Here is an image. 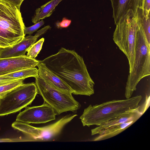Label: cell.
<instances>
[{
    "instance_id": "cell-14",
    "label": "cell",
    "mask_w": 150,
    "mask_h": 150,
    "mask_svg": "<svg viewBox=\"0 0 150 150\" xmlns=\"http://www.w3.org/2000/svg\"><path fill=\"white\" fill-rule=\"evenodd\" d=\"M38 67V76L53 87L71 93V89L59 77L48 69L45 64L40 61Z\"/></svg>"
},
{
    "instance_id": "cell-24",
    "label": "cell",
    "mask_w": 150,
    "mask_h": 150,
    "mask_svg": "<svg viewBox=\"0 0 150 150\" xmlns=\"http://www.w3.org/2000/svg\"><path fill=\"white\" fill-rule=\"evenodd\" d=\"M16 80H17L8 78L5 75L0 76V86Z\"/></svg>"
},
{
    "instance_id": "cell-8",
    "label": "cell",
    "mask_w": 150,
    "mask_h": 150,
    "mask_svg": "<svg viewBox=\"0 0 150 150\" xmlns=\"http://www.w3.org/2000/svg\"><path fill=\"white\" fill-rule=\"evenodd\" d=\"M77 116L76 114L67 115L56 122L42 127H35L28 124L16 121L12 124L14 129L25 134L27 142H45L54 140L65 126Z\"/></svg>"
},
{
    "instance_id": "cell-20",
    "label": "cell",
    "mask_w": 150,
    "mask_h": 150,
    "mask_svg": "<svg viewBox=\"0 0 150 150\" xmlns=\"http://www.w3.org/2000/svg\"><path fill=\"white\" fill-rule=\"evenodd\" d=\"M44 24V22L43 20H42L34 25L29 27H24V33L25 35L28 34L31 35L34 32L40 28Z\"/></svg>"
},
{
    "instance_id": "cell-9",
    "label": "cell",
    "mask_w": 150,
    "mask_h": 150,
    "mask_svg": "<svg viewBox=\"0 0 150 150\" xmlns=\"http://www.w3.org/2000/svg\"><path fill=\"white\" fill-rule=\"evenodd\" d=\"M139 108L113 118L91 129L92 135L98 134L93 141H102L112 138L126 129L143 114Z\"/></svg>"
},
{
    "instance_id": "cell-23",
    "label": "cell",
    "mask_w": 150,
    "mask_h": 150,
    "mask_svg": "<svg viewBox=\"0 0 150 150\" xmlns=\"http://www.w3.org/2000/svg\"><path fill=\"white\" fill-rule=\"evenodd\" d=\"M24 0H0L2 1L8 3L20 9L21 5Z\"/></svg>"
},
{
    "instance_id": "cell-4",
    "label": "cell",
    "mask_w": 150,
    "mask_h": 150,
    "mask_svg": "<svg viewBox=\"0 0 150 150\" xmlns=\"http://www.w3.org/2000/svg\"><path fill=\"white\" fill-rule=\"evenodd\" d=\"M25 27L20 9L0 1V48L12 46L21 42L25 36Z\"/></svg>"
},
{
    "instance_id": "cell-18",
    "label": "cell",
    "mask_w": 150,
    "mask_h": 150,
    "mask_svg": "<svg viewBox=\"0 0 150 150\" xmlns=\"http://www.w3.org/2000/svg\"><path fill=\"white\" fill-rule=\"evenodd\" d=\"M24 80L18 79L8 83L0 86V99L11 90L23 83Z\"/></svg>"
},
{
    "instance_id": "cell-6",
    "label": "cell",
    "mask_w": 150,
    "mask_h": 150,
    "mask_svg": "<svg viewBox=\"0 0 150 150\" xmlns=\"http://www.w3.org/2000/svg\"><path fill=\"white\" fill-rule=\"evenodd\" d=\"M35 79L38 93L44 101L54 109L56 115L68 111L76 113L80 108V104L74 98L71 93L53 87L38 76Z\"/></svg>"
},
{
    "instance_id": "cell-12",
    "label": "cell",
    "mask_w": 150,
    "mask_h": 150,
    "mask_svg": "<svg viewBox=\"0 0 150 150\" xmlns=\"http://www.w3.org/2000/svg\"><path fill=\"white\" fill-rule=\"evenodd\" d=\"M40 61L26 55L18 57L0 58V76L23 69L37 66Z\"/></svg>"
},
{
    "instance_id": "cell-22",
    "label": "cell",
    "mask_w": 150,
    "mask_h": 150,
    "mask_svg": "<svg viewBox=\"0 0 150 150\" xmlns=\"http://www.w3.org/2000/svg\"><path fill=\"white\" fill-rule=\"evenodd\" d=\"M71 21L65 18H63L61 22H58L56 23V25L58 28H66L68 27L71 24Z\"/></svg>"
},
{
    "instance_id": "cell-10",
    "label": "cell",
    "mask_w": 150,
    "mask_h": 150,
    "mask_svg": "<svg viewBox=\"0 0 150 150\" xmlns=\"http://www.w3.org/2000/svg\"><path fill=\"white\" fill-rule=\"evenodd\" d=\"M56 115L54 109L44 101L40 105L26 107L17 115L16 121L28 124L45 123L55 120Z\"/></svg>"
},
{
    "instance_id": "cell-17",
    "label": "cell",
    "mask_w": 150,
    "mask_h": 150,
    "mask_svg": "<svg viewBox=\"0 0 150 150\" xmlns=\"http://www.w3.org/2000/svg\"><path fill=\"white\" fill-rule=\"evenodd\" d=\"M4 75L15 80L25 79L31 77L35 78L38 76V69L35 67H33L23 69Z\"/></svg>"
},
{
    "instance_id": "cell-13",
    "label": "cell",
    "mask_w": 150,
    "mask_h": 150,
    "mask_svg": "<svg viewBox=\"0 0 150 150\" xmlns=\"http://www.w3.org/2000/svg\"><path fill=\"white\" fill-rule=\"evenodd\" d=\"M112 8V17L116 25L130 10L136 15L138 8L142 6V0H110Z\"/></svg>"
},
{
    "instance_id": "cell-21",
    "label": "cell",
    "mask_w": 150,
    "mask_h": 150,
    "mask_svg": "<svg viewBox=\"0 0 150 150\" xmlns=\"http://www.w3.org/2000/svg\"><path fill=\"white\" fill-rule=\"evenodd\" d=\"M142 8L145 17H150V0H142Z\"/></svg>"
},
{
    "instance_id": "cell-1",
    "label": "cell",
    "mask_w": 150,
    "mask_h": 150,
    "mask_svg": "<svg viewBox=\"0 0 150 150\" xmlns=\"http://www.w3.org/2000/svg\"><path fill=\"white\" fill-rule=\"evenodd\" d=\"M40 61L67 85L72 94L88 96L94 94V82L83 57L74 50L62 47Z\"/></svg>"
},
{
    "instance_id": "cell-5",
    "label": "cell",
    "mask_w": 150,
    "mask_h": 150,
    "mask_svg": "<svg viewBox=\"0 0 150 150\" xmlns=\"http://www.w3.org/2000/svg\"><path fill=\"white\" fill-rule=\"evenodd\" d=\"M113 40L125 55L129 64V73L132 69L134 59L137 25L135 15L130 10L116 25Z\"/></svg>"
},
{
    "instance_id": "cell-2",
    "label": "cell",
    "mask_w": 150,
    "mask_h": 150,
    "mask_svg": "<svg viewBox=\"0 0 150 150\" xmlns=\"http://www.w3.org/2000/svg\"><path fill=\"white\" fill-rule=\"evenodd\" d=\"M141 95L122 100H113L100 104L89 105L80 116L83 126H98L123 114L134 111L140 107Z\"/></svg>"
},
{
    "instance_id": "cell-15",
    "label": "cell",
    "mask_w": 150,
    "mask_h": 150,
    "mask_svg": "<svg viewBox=\"0 0 150 150\" xmlns=\"http://www.w3.org/2000/svg\"><path fill=\"white\" fill-rule=\"evenodd\" d=\"M63 0H51L40 7L37 8L32 21L36 23L45 18L50 16L56 6Z\"/></svg>"
},
{
    "instance_id": "cell-7",
    "label": "cell",
    "mask_w": 150,
    "mask_h": 150,
    "mask_svg": "<svg viewBox=\"0 0 150 150\" xmlns=\"http://www.w3.org/2000/svg\"><path fill=\"white\" fill-rule=\"evenodd\" d=\"M38 93L34 82L23 83L0 99V116L18 112L30 104Z\"/></svg>"
},
{
    "instance_id": "cell-3",
    "label": "cell",
    "mask_w": 150,
    "mask_h": 150,
    "mask_svg": "<svg viewBox=\"0 0 150 150\" xmlns=\"http://www.w3.org/2000/svg\"><path fill=\"white\" fill-rule=\"evenodd\" d=\"M136 22L138 28L134 57L125 86V95L126 99L131 97L140 80L150 74V44L140 26Z\"/></svg>"
},
{
    "instance_id": "cell-16",
    "label": "cell",
    "mask_w": 150,
    "mask_h": 150,
    "mask_svg": "<svg viewBox=\"0 0 150 150\" xmlns=\"http://www.w3.org/2000/svg\"><path fill=\"white\" fill-rule=\"evenodd\" d=\"M135 18L143 30L148 42L150 44V17L148 18L145 17L143 12L142 6L138 8Z\"/></svg>"
},
{
    "instance_id": "cell-19",
    "label": "cell",
    "mask_w": 150,
    "mask_h": 150,
    "mask_svg": "<svg viewBox=\"0 0 150 150\" xmlns=\"http://www.w3.org/2000/svg\"><path fill=\"white\" fill-rule=\"evenodd\" d=\"M44 40V38H42L33 43L27 51V56L30 58L35 59L42 49Z\"/></svg>"
},
{
    "instance_id": "cell-11",
    "label": "cell",
    "mask_w": 150,
    "mask_h": 150,
    "mask_svg": "<svg viewBox=\"0 0 150 150\" xmlns=\"http://www.w3.org/2000/svg\"><path fill=\"white\" fill-rule=\"evenodd\" d=\"M51 28L47 25L38 31L34 36H25L20 42L11 47L0 48V58L16 57L25 56L26 52L38 38Z\"/></svg>"
}]
</instances>
